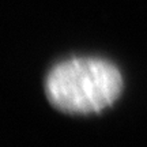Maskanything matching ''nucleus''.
<instances>
[{"mask_svg": "<svg viewBox=\"0 0 147 147\" xmlns=\"http://www.w3.org/2000/svg\"><path fill=\"white\" fill-rule=\"evenodd\" d=\"M123 91L119 68L98 57H74L56 64L47 76L45 93L55 108L71 115L98 113Z\"/></svg>", "mask_w": 147, "mask_h": 147, "instance_id": "nucleus-1", "label": "nucleus"}]
</instances>
